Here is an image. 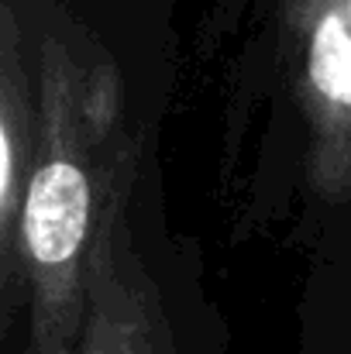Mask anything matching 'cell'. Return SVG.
Masks as SVG:
<instances>
[{
  "instance_id": "obj_1",
  "label": "cell",
  "mask_w": 351,
  "mask_h": 354,
  "mask_svg": "<svg viewBox=\"0 0 351 354\" xmlns=\"http://www.w3.org/2000/svg\"><path fill=\"white\" fill-rule=\"evenodd\" d=\"M35 80L42 134L21 221L24 354H76L97 258L124 227L141 148L107 59H87L48 35Z\"/></svg>"
},
{
  "instance_id": "obj_2",
  "label": "cell",
  "mask_w": 351,
  "mask_h": 354,
  "mask_svg": "<svg viewBox=\"0 0 351 354\" xmlns=\"http://www.w3.org/2000/svg\"><path fill=\"white\" fill-rule=\"evenodd\" d=\"M286 45L310 134V179L351 189V0H286Z\"/></svg>"
},
{
  "instance_id": "obj_3",
  "label": "cell",
  "mask_w": 351,
  "mask_h": 354,
  "mask_svg": "<svg viewBox=\"0 0 351 354\" xmlns=\"http://www.w3.org/2000/svg\"><path fill=\"white\" fill-rule=\"evenodd\" d=\"M38 80L28 73V52L21 24L3 3L0 14V292H3V327H10L17 306L24 303L21 275V221L28 183L38 158Z\"/></svg>"
},
{
  "instance_id": "obj_4",
  "label": "cell",
  "mask_w": 351,
  "mask_h": 354,
  "mask_svg": "<svg viewBox=\"0 0 351 354\" xmlns=\"http://www.w3.org/2000/svg\"><path fill=\"white\" fill-rule=\"evenodd\" d=\"M76 354H183L169 313L127 241V224L97 258L90 313Z\"/></svg>"
}]
</instances>
